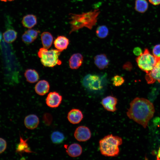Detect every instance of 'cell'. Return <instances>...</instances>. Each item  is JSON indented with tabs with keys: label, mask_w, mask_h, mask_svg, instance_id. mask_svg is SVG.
I'll use <instances>...</instances> for the list:
<instances>
[{
	"label": "cell",
	"mask_w": 160,
	"mask_h": 160,
	"mask_svg": "<svg viewBox=\"0 0 160 160\" xmlns=\"http://www.w3.org/2000/svg\"><path fill=\"white\" fill-rule=\"evenodd\" d=\"M155 111L153 104L148 100L136 97L130 103L126 114L129 119L146 128Z\"/></svg>",
	"instance_id": "obj_1"
},
{
	"label": "cell",
	"mask_w": 160,
	"mask_h": 160,
	"mask_svg": "<svg viewBox=\"0 0 160 160\" xmlns=\"http://www.w3.org/2000/svg\"><path fill=\"white\" fill-rule=\"evenodd\" d=\"M100 12L99 9H95L80 14H71L70 33L84 27L92 30L96 24Z\"/></svg>",
	"instance_id": "obj_2"
},
{
	"label": "cell",
	"mask_w": 160,
	"mask_h": 160,
	"mask_svg": "<svg viewBox=\"0 0 160 160\" xmlns=\"http://www.w3.org/2000/svg\"><path fill=\"white\" fill-rule=\"evenodd\" d=\"M120 137L112 134L105 136L99 141L100 151L102 155L105 156L116 157L119 155V146L122 144Z\"/></svg>",
	"instance_id": "obj_3"
},
{
	"label": "cell",
	"mask_w": 160,
	"mask_h": 160,
	"mask_svg": "<svg viewBox=\"0 0 160 160\" xmlns=\"http://www.w3.org/2000/svg\"><path fill=\"white\" fill-rule=\"evenodd\" d=\"M62 52L57 49L48 50L43 47L39 49L37 54L44 66L53 67L57 65L61 64L62 62L59 59V57Z\"/></svg>",
	"instance_id": "obj_4"
},
{
	"label": "cell",
	"mask_w": 160,
	"mask_h": 160,
	"mask_svg": "<svg viewBox=\"0 0 160 160\" xmlns=\"http://www.w3.org/2000/svg\"><path fill=\"white\" fill-rule=\"evenodd\" d=\"M137 65L141 70L148 73L153 68L157 61V57L151 54L147 48L136 58Z\"/></svg>",
	"instance_id": "obj_5"
},
{
	"label": "cell",
	"mask_w": 160,
	"mask_h": 160,
	"mask_svg": "<svg viewBox=\"0 0 160 160\" xmlns=\"http://www.w3.org/2000/svg\"><path fill=\"white\" fill-rule=\"evenodd\" d=\"M102 80L100 77L95 74H89L84 78L82 83L87 89L91 91L100 90L103 87Z\"/></svg>",
	"instance_id": "obj_6"
},
{
	"label": "cell",
	"mask_w": 160,
	"mask_h": 160,
	"mask_svg": "<svg viewBox=\"0 0 160 160\" xmlns=\"http://www.w3.org/2000/svg\"><path fill=\"white\" fill-rule=\"evenodd\" d=\"M145 78L148 84H151L156 81L160 83V57H157L155 66L150 72L146 74Z\"/></svg>",
	"instance_id": "obj_7"
},
{
	"label": "cell",
	"mask_w": 160,
	"mask_h": 160,
	"mask_svg": "<svg viewBox=\"0 0 160 160\" xmlns=\"http://www.w3.org/2000/svg\"><path fill=\"white\" fill-rule=\"evenodd\" d=\"M74 135L75 139L79 142H85L91 137V134L87 127L81 126L77 127L75 131Z\"/></svg>",
	"instance_id": "obj_8"
},
{
	"label": "cell",
	"mask_w": 160,
	"mask_h": 160,
	"mask_svg": "<svg viewBox=\"0 0 160 160\" xmlns=\"http://www.w3.org/2000/svg\"><path fill=\"white\" fill-rule=\"evenodd\" d=\"M62 97L58 93L51 92L47 95L46 100L47 105L51 108H56L58 107L61 104Z\"/></svg>",
	"instance_id": "obj_9"
},
{
	"label": "cell",
	"mask_w": 160,
	"mask_h": 160,
	"mask_svg": "<svg viewBox=\"0 0 160 160\" xmlns=\"http://www.w3.org/2000/svg\"><path fill=\"white\" fill-rule=\"evenodd\" d=\"M118 100L115 97L109 95L103 98L101 103L104 108L109 112H114L117 110L116 105Z\"/></svg>",
	"instance_id": "obj_10"
},
{
	"label": "cell",
	"mask_w": 160,
	"mask_h": 160,
	"mask_svg": "<svg viewBox=\"0 0 160 160\" xmlns=\"http://www.w3.org/2000/svg\"><path fill=\"white\" fill-rule=\"evenodd\" d=\"M83 117L82 111L76 108L71 110L68 112L67 117L69 121L73 124L79 123L82 120Z\"/></svg>",
	"instance_id": "obj_11"
},
{
	"label": "cell",
	"mask_w": 160,
	"mask_h": 160,
	"mask_svg": "<svg viewBox=\"0 0 160 160\" xmlns=\"http://www.w3.org/2000/svg\"><path fill=\"white\" fill-rule=\"evenodd\" d=\"M83 61V57L80 53L73 54L69 60V64L70 68L72 69H76L82 65Z\"/></svg>",
	"instance_id": "obj_12"
},
{
	"label": "cell",
	"mask_w": 160,
	"mask_h": 160,
	"mask_svg": "<svg viewBox=\"0 0 160 160\" xmlns=\"http://www.w3.org/2000/svg\"><path fill=\"white\" fill-rule=\"evenodd\" d=\"M94 62L96 66L100 70L107 68L109 64V60L104 54H100L96 55L94 57Z\"/></svg>",
	"instance_id": "obj_13"
},
{
	"label": "cell",
	"mask_w": 160,
	"mask_h": 160,
	"mask_svg": "<svg viewBox=\"0 0 160 160\" xmlns=\"http://www.w3.org/2000/svg\"><path fill=\"white\" fill-rule=\"evenodd\" d=\"M39 122L38 117L36 115L31 114L26 116L24 120L25 127L28 129H33L38 126Z\"/></svg>",
	"instance_id": "obj_14"
},
{
	"label": "cell",
	"mask_w": 160,
	"mask_h": 160,
	"mask_svg": "<svg viewBox=\"0 0 160 160\" xmlns=\"http://www.w3.org/2000/svg\"><path fill=\"white\" fill-rule=\"evenodd\" d=\"M49 87L48 82L46 80H42L39 81L36 84L35 90L37 94L43 96L48 92Z\"/></svg>",
	"instance_id": "obj_15"
},
{
	"label": "cell",
	"mask_w": 160,
	"mask_h": 160,
	"mask_svg": "<svg viewBox=\"0 0 160 160\" xmlns=\"http://www.w3.org/2000/svg\"><path fill=\"white\" fill-rule=\"evenodd\" d=\"M54 44L56 49L62 51L67 48L69 44V40L64 36H60L55 39Z\"/></svg>",
	"instance_id": "obj_16"
},
{
	"label": "cell",
	"mask_w": 160,
	"mask_h": 160,
	"mask_svg": "<svg viewBox=\"0 0 160 160\" xmlns=\"http://www.w3.org/2000/svg\"><path fill=\"white\" fill-rule=\"evenodd\" d=\"M82 152L81 145L77 143H74L69 145L67 148L66 152L72 157H76L80 156Z\"/></svg>",
	"instance_id": "obj_17"
},
{
	"label": "cell",
	"mask_w": 160,
	"mask_h": 160,
	"mask_svg": "<svg viewBox=\"0 0 160 160\" xmlns=\"http://www.w3.org/2000/svg\"><path fill=\"white\" fill-rule=\"evenodd\" d=\"M37 22L36 17L33 14H28L24 16L22 23L25 27L30 29L34 27Z\"/></svg>",
	"instance_id": "obj_18"
},
{
	"label": "cell",
	"mask_w": 160,
	"mask_h": 160,
	"mask_svg": "<svg viewBox=\"0 0 160 160\" xmlns=\"http://www.w3.org/2000/svg\"><path fill=\"white\" fill-rule=\"evenodd\" d=\"M43 47L48 49L51 46L53 42V37L52 34L48 32H44L41 36Z\"/></svg>",
	"instance_id": "obj_19"
},
{
	"label": "cell",
	"mask_w": 160,
	"mask_h": 160,
	"mask_svg": "<svg viewBox=\"0 0 160 160\" xmlns=\"http://www.w3.org/2000/svg\"><path fill=\"white\" fill-rule=\"evenodd\" d=\"M24 75L27 81L31 83L37 81L39 79V76L37 72L34 69H28L26 70Z\"/></svg>",
	"instance_id": "obj_20"
},
{
	"label": "cell",
	"mask_w": 160,
	"mask_h": 160,
	"mask_svg": "<svg viewBox=\"0 0 160 160\" xmlns=\"http://www.w3.org/2000/svg\"><path fill=\"white\" fill-rule=\"evenodd\" d=\"M4 41L6 43L10 44L15 41L17 37V33L14 29H9L3 33Z\"/></svg>",
	"instance_id": "obj_21"
},
{
	"label": "cell",
	"mask_w": 160,
	"mask_h": 160,
	"mask_svg": "<svg viewBox=\"0 0 160 160\" xmlns=\"http://www.w3.org/2000/svg\"><path fill=\"white\" fill-rule=\"evenodd\" d=\"M148 4L147 0H135V9L136 11L144 13L148 9Z\"/></svg>",
	"instance_id": "obj_22"
},
{
	"label": "cell",
	"mask_w": 160,
	"mask_h": 160,
	"mask_svg": "<svg viewBox=\"0 0 160 160\" xmlns=\"http://www.w3.org/2000/svg\"><path fill=\"white\" fill-rule=\"evenodd\" d=\"M95 32L96 35L98 37L103 39L108 36L109 34V30L105 25H101L97 27Z\"/></svg>",
	"instance_id": "obj_23"
},
{
	"label": "cell",
	"mask_w": 160,
	"mask_h": 160,
	"mask_svg": "<svg viewBox=\"0 0 160 160\" xmlns=\"http://www.w3.org/2000/svg\"><path fill=\"white\" fill-rule=\"evenodd\" d=\"M65 137L63 134L59 131H55L51 135V140L53 143L59 144L64 141Z\"/></svg>",
	"instance_id": "obj_24"
},
{
	"label": "cell",
	"mask_w": 160,
	"mask_h": 160,
	"mask_svg": "<svg viewBox=\"0 0 160 160\" xmlns=\"http://www.w3.org/2000/svg\"><path fill=\"white\" fill-rule=\"evenodd\" d=\"M26 141V140H24L21 137H20V142L17 148V151L18 152L27 153L32 152L29 148Z\"/></svg>",
	"instance_id": "obj_25"
},
{
	"label": "cell",
	"mask_w": 160,
	"mask_h": 160,
	"mask_svg": "<svg viewBox=\"0 0 160 160\" xmlns=\"http://www.w3.org/2000/svg\"><path fill=\"white\" fill-rule=\"evenodd\" d=\"M111 80L113 84L115 87H119L124 82L125 79L121 76L116 75L113 76Z\"/></svg>",
	"instance_id": "obj_26"
},
{
	"label": "cell",
	"mask_w": 160,
	"mask_h": 160,
	"mask_svg": "<svg viewBox=\"0 0 160 160\" xmlns=\"http://www.w3.org/2000/svg\"><path fill=\"white\" fill-rule=\"evenodd\" d=\"M22 39L25 43L27 44H30L34 40L32 37L26 32L22 35Z\"/></svg>",
	"instance_id": "obj_27"
},
{
	"label": "cell",
	"mask_w": 160,
	"mask_h": 160,
	"mask_svg": "<svg viewBox=\"0 0 160 160\" xmlns=\"http://www.w3.org/2000/svg\"><path fill=\"white\" fill-rule=\"evenodd\" d=\"M25 32L29 34L34 40L37 38L39 33L40 32V31L39 30L31 29V28Z\"/></svg>",
	"instance_id": "obj_28"
},
{
	"label": "cell",
	"mask_w": 160,
	"mask_h": 160,
	"mask_svg": "<svg viewBox=\"0 0 160 160\" xmlns=\"http://www.w3.org/2000/svg\"><path fill=\"white\" fill-rule=\"evenodd\" d=\"M153 55L156 57H160V44L155 45L153 49Z\"/></svg>",
	"instance_id": "obj_29"
},
{
	"label": "cell",
	"mask_w": 160,
	"mask_h": 160,
	"mask_svg": "<svg viewBox=\"0 0 160 160\" xmlns=\"http://www.w3.org/2000/svg\"><path fill=\"white\" fill-rule=\"evenodd\" d=\"M7 143L6 140L0 137V154L2 153L6 150Z\"/></svg>",
	"instance_id": "obj_30"
},
{
	"label": "cell",
	"mask_w": 160,
	"mask_h": 160,
	"mask_svg": "<svg viewBox=\"0 0 160 160\" xmlns=\"http://www.w3.org/2000/svg\"><path fill=\"white\" fill-rule=\"evenodd\" d=\"M132 68L131 64L129 62H127L124 63L123 66V68L126 70H131Z\"/></svg>",
	"instance_id": "obj_31"
},
{
	"label": "cell",
	"mask_w": 160,
	"mask_h": 160,
	"mask_svg": "<svg viewBox=\"0 0 160 160\" xmlns=\"http://www.w3.org/2000/svg\"><path fill=\"white\" fill-rule=\"evenodd\" d=\"M133 52L134 54L138 56L142 53L141 49L138 47L135 48L134 49Z\"/></svg>",
	"instance_id": "obj_32"
},
{
	"label": "cell",
	"mask_w": 160,
	"mask_h": 160,
	"mask_svg": "<svg viewBox=\"0 0 160 160\" xmlns=\"http://www.w3.org/2000/svg\"><path fill=\"white\" fill-rule=\"evenodd\" d=\"M149 2L152 5L155 6L160 4V0H148Z\"/></svg>",
	"instance_id": "obj_33"
},
{
	"label": "cell",
	"mask_w": 160,
	"mask_h": 160,
	"mask_svg": "<svg viewBox=\"0 0 160 160\" xmlns=\"http://www.w3.org/2000/svg\"><path fill=\"white\" fill-rule=\"evenodd\" d=\"M156 159L157 160H160V147L158 151L157 154L156 156Z\"/></svg>",
	"instance_id": "obj_34"
},
{
	"label": "cell",
	"mask_w": 160,
	"mask_h": 160,
	"mask_svg": "<svg viewBox=\"0 0 160 160\" xmlns=\"http://www.w3.org/2000/svg\"><path fill=\"white\" fill-rule=\"evenodd\" d=\"M2 35L1 34V33L0 31V43L1 42V39H2Z\"/></svg>",
	"instance_id": "obj_35"
},
{
	"label": "cell",
	"mask_w": 160,
	"mask_h": 160,
	"mask_svg": "<svg viewBox=\"0 0 160 160\" xmlns=\"http://www.w3.org/2000/svg\"><path fill=\"white\" fill-rule=\"evenodd\" d=\"M1 1L4 2H7V1H11L14 0H0Z\"/></svg>",
	"instance_id": "obj_36"
}]
</instances>
